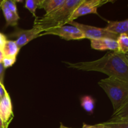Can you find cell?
Masks as SVG:
<instances>
[{
  "label": "cell",
  "mask_w": 128,
  "mask_h": 128,
  "mask_svg": "<svg viewBox=\"0 0 128 128\" xmlns=\"http://www.w3.org/2000/svg\"><path fill=\"white\" fill-rule=\"evenodd\" d=\"M66 0H42L41 8H43L46 14H49L60 8Z\"/></svg>",
  "instance_id": "8fae6325"
},
{
  "label": "cell",
  "mask_w": 128,
  "mask_h": 128,
  "mask_svg": "<svg viewBox=\"0 0 128 128\" xmlns=\"http://www.w3.org/2000/svg\"><path fill=\"white\" fill-rule=\"evenodd\" d=\"M110 128H128V121H106L103 122Z\"/></svg>",
  "instance_id": "d6986e66"
},
{
  "label": "cell",
  "mask_w": 128,
  "mask_h": 128,
  "mask_svg": "<svg viewBox=\"0 0 128 128\" xmlns=\"http://www.w3.org/2000/svg\"><path fill=\"white\" fill-rule=\"evenodd\" d=\"M16 60V58H12V57H6L4 56L2 60V64H3L4 68H8L9 67L12 66L15 63Z\"/></svg>",
  "instance_id": "ffe728a7"
},
{
  "label": "cell",
  "mask_w": 128,
  "mask_h": 128,
  "mask_svg": "<svg viewBox=\"0 0 128 128\" xmlns=\"http://www.w3.org/2000/svg\"><path fill=\"white\" fill-rule=\"evenodd\" d=\"M84 0H66L58 10L42 17L35 18L33 28L39 29L42 32L51 29L61 27L68 24L70 18L74 10Z\"/></svg>",
  "instance_id": "7a4b0ae2"
},
{
  "label": "cell",
  "mask_w": 128,
  "mask_h": 128,
  "mask_svg": "<svg viewBox=\"0 0 128 128\" xmlns=\"http://www.w3.org/2000/svg\"><path fill=\"white\" fill-rule=\"evenodd\" d=\"M91 46L94 50L99 51L110 50L111 51H118V48L117 41L111 38L91 40Z\"/></svg>",
  "instance_id": "9c48e42d"
},
{
  "label": "cell",
  "mask_w": 128,
  "mask_h": 128,
  "mask_svg": "<svg viewBox=\"0 0 128 128\" xmlns=\"http://www.w3.org/2000/svg\"><path fill=\"white\" fill-rule=\"evenodd\" d=\"M2 12H3L4 16L5 18L6 22V26H16L18 25V22L20 20V16L18 14H14L8 9L6 8L1 7Z\"/></svg>",
  "instance_id": "5bb4252c"
},
{
  "label": "cell",
  "mask_w": 128,
  "mask_h": 128,
  "mask_svg": "<svg viewBox=\"0 0 128 128\" xmlns=\"http://www.w3.org/2000/svg\"><path fill=\"white\" fill-rule=\"evenodd\" d=\"M81 105L88 112L92 113L95 107V101L90 96H82L81 98Z\"/></svg>",
  "instance_id": "9a60e30c"
},
{
  "label": "cell",
  "mask_w": 128,
  "mask_h": 128,
  "mask_svg": "<svg viewBox=\"0 0 128 128\" xmlns=\"http://www.w3.org/2000/svg\"><path fill=\"white\" fill-rule=\"evenodd\" d=\"M106 28L118 36L122 34L128 35V19L121 21H108Z\"/></svg>",
  "instance_id": "30bf717a"
},
{
  "label": "cell",
  "mask_w": 128,
  "mask_h": 128,
  "mask_svg": "<svg viewBox=\"0 0 128 128\" xmlns=\"http://www.w3.org/2000/svg\"><path fill=\"white\" fill-rule=\"evenodd\" d=\"M20 50L15 41L11 40H7L2 48L4 56L6 57L16 58Z\"/></svg>",
  "instance_id": "4fadbf2b"
},
{
  "label": "cell",
  "mask_w": 128,
  "mask_h": 128,
  "mask_svg": "<svg viewBox=\"0 0 128 128\" xmlns=\"http://www.w3.org/2000/svg\"><path fill=\"white\" fill-rule=\"evenodd\" d=\"M60 128H68V127H66V126H64V125H62V124H61V125H60Z\"/></svg>",
  "instance_id": "f1b7e54d"
},
{
  "label": "cell",
  "mask_w": 128,
  "mask_h": 128,
  "mask_svg": "<svg viewBox=\"0 0 128 128\" xmlns=\"http://www.w3.org/2000/svg\"><path fill=\"white\" fill-rule=\"evenodd\" d=\"M5 68L2 62H0V82L3 84L4 75Z\"/></svg>",
  "instance_id": "44dd1931"
},
{
  "label": "cell",
  "mask_w": 128,
  "mask_h": 128,
  "mask_svg": "<svg viewBox=\"0 0 128 128\" xmlns=\"http://www.w3.org/2000/svg\"><path fill=\"white\" fill-rule=\"evenodd\" d=\"M0 7L6 8L14 14H18L17 8L15 1H9V0H4L0 2Z\"/></svg>",
  "instance_id": "ac0fdd59"
},
{
  "label": "cell",
  "mask_w": 128,
  "mask_h": 128,
  "mask_svg": "<svg viewBox=\"0 0 128 128\" xmlns=\"http://www.w3.org/2000/svg\"><path fill=\"white\" fill-rule=\"evenodd\" d=\"M81 128H97L96 125H89L86 123H83L82 126Z\"/></svg>",
  "instance_id": "cb8c5ba5"
},
{
  "label": "cell",
  "mask_w": 128,
  "mask_h": 128,
  "mask_svg": "<svg viewBox=\"0 0 128 128\" xmlns=\"http://www.w3.org/2000/svg\"><path fill=\"white\" fill-rule=\"evenodd\" d=\"M47 34L56 35L66 41L79 40L84 39V36L81 31L72 25H64L61 27L51 29L45 32H42L41 36Z\"/></svg>",
  "instance_id": "5b68a950"
},
{
  "label": "cell",
  "mask_w": 128,
  "mask_h": 128,
  "mask_svg": "<svg viewBox=\"0 0 128 128\" xmlns=\"http://www.w3.org/2000/svg\"><path fill=\"white\" fill-rule=\"evenodd\" d=\"M70 68L86 71H98L128 82V63L123 54L110 51L100 59L76 63L64 62Z\"/></svg>",
  "instance_id": "6da1fadb"
},
{
  "label": "cell",
  "mask_w": 128,
  "mask_h": 128,
  "mask_svg": "<svg viewBox=\"0 0 128 128\" xmlns=\"http://www.w3.org/2000/svg\"><path fill=\"white\" fill-rule=\"evenodd\" d=\"M98 84L108 95L114 112L128 102V82L110 76L99 81Z\"/></svg>",
  "instance_id": "3957f363"
},
{
  "label": "cell",
  "mask_w": 128,
  "mask_h": 128,
  "mask_svg": "<svg viewBox=\"0 0 128 128\" xmlns=\"http://www.w3.org/2000/svg\"><path fill=\"white\" fill-rule=\"evenodd\" d=\"M6 41H7V40H6V38L4 36V34L0 32V48L2 49L4 45L6 43Z\"/></svg>",
  "instance_id": "603a6c76"
},
{
  "label": "cell",
  "mask_w": 128,
  "mask_h": 128,
  "mask_svg": "<svg viewBox=\"0 0 128 128\" xmlns=\"http://www.w3.org/2000/svg\"><path fill=\"white\" fill-rule=\"evenodd\" d=\"M123 55H124V57L125 60H126V61H127L128 63V52H127V53H126V54H123Z\"/></svg>",
  "instance_id": "83f0119b"
},
{
  "label": "cell",
  "mask_w": 128,
  "mask_h": 128,
  "mask_svg": "<svg viewBox=\"0 0 128 128\" xmlns=\"http://www.w3.org/2000/svg\"><path fill=\"white\" fill-rule=\"evenodd\" d=\"M110 1L107 0H84L81 4H80L72 14L70 18L69 22L73 21L78 18L88 14H98V8L102 6ZM68 22V23H69Z\"/></svg>",
  "instance_id": "8992f818"
},
{
  "label": "cell",
  "mask_w": 128,
  "mask_h": 128,
  "mask_svg": "<svg viewBox=\"0 0 128 128\" xmlns=\"http://www.w3.org/2000/svg\"><path fill=\"white\" fill-rule=\"evenodd\" d=\"M0 128H5L4 125L3 123V121H2L1 117H0Z\"/></svg>",
  "instance_id": "4316f807"
},
{
  "label": "cell",
  "mask_w": 128,
  "mask_h": 128,
  "mask_svg": "<svg viewBox=\"0 0 128 128\" xmlns=\"http://www.w3.org/2000/svg\"><path fill=\"white\" fill-rule=\"evenodd\" d=\"M96 126L97 128H110L108 126L105 125L104 123L98 124H96Z\"/></svg>",
  "instance_id": "d4e9b609"
},
{
  "label": "cell",
  "mask_w": 128,
  "mask_h": 128,
  "mask_svg": "<svg viewBox=\"0 0 128 128\" xmlns=\"http://www.w3.org/2000/svg\"><path fill=\"white\" fill-rule=\"evenodd\" d=\"M7 92L8 91L5 89L3 84L0 82V101L4 97V96L7 93Z\"/></svg>",
  "instance_id": "7402d4cb"
},
{
  "label": "cell",
  "mask_w": 128,
  "mask_h": 128,
  "mask_svg": "<svg viewBox=\"0 0 128 128\" xmlns=\"http://www.w3.org/2000/svg\"><path fill=\"white\" fill-rule=\"evenodd\" d=\"M42 33L39 29L32 27L30 30H22V29L17 28L14 32L11 33L10 36L16 38L15 40L16 45L20 49L27 44L29 42L41 36Z\"/></svg>",
  "instance_id": "52a82bcc"
},
{
  "label": "cell",
  "mask_w": 128,
  "mask_h": 128,
  "mask_svg": "<svg viewBox=\"0 0 128 128\" xmlns=\"http://www.w3.org/2000/svg\"><path fill=\"white\" fill-rule=\"evenodd\" d=\"M4 57V53H3V51H2V48H0V62H2V60H3Z\"/></svg>",
  "instance_id": "484cf974"
},
{
  "label": "cell",
  "mask_w": 128,
  "mask_h": 128,
  "mask_svg": "<svg viewBox=\"0 0 128 128\" xmlns=\"http://www.w3.org/2000/svg\"><path fill=\"white\" fill-rule=\"evenodd\" d=\"M116 41L118 46V51L122 54L128 52V35L125 34L119 35Z\"/></svg>",
  "instance_id": "2e32d148"
},
{
  "label": "cell",
  "mask_w": 128,
  "mask_h": 128,
  "mask_svg": "<svg viewBox=\"0 0 128 128\" xmlns=\"http://www.w3.org/2000/svg\"><path fill=\"white\" fill-rule=\"evenodd\" d=\"M108 121H128V102L114 111Z\"/></svg>",
  "instance_id": "7c38bea8"
},
{
  "label": "cell",
  "mask_w": 128,
  "mask_h": 128,
  "mask_svg": "<svg viewBox=\"0 0 128 128\" xmlns=\"http://www.w3.org/2000/svg\"><path fill=\"white\" fill-rule=\"evenodd\" d=\"M0 117L3 121L5 128H8L9 124L14 118L12 103L8 92L0 101Z\"/></svg>",
  "instance_id": "ba28073f"
},
{
  "label": "cell",
  "mask_w": 128,
  "mask_h": 128,
  "mask_svg": "<svg viewBox=\"0 0 128 128\" xmlns=\"http://www.w3.org/2000/svg\"><path fill=\"white\" fill-rule=\"evenodd\" d=\"M68 24L72 25L78 28L83 34L85 38L90 39V40H99L102 38H111L117 40L119 36L118 35L108 31L106 28H101L94 27V26L80 23L74 21L70 22Z\"/></svg>",
  "instance_id": "277c9868"
},
{
  "label": "cell",
  "mask_w": 128,
  "mask_h": 128,
  "mask_svg": "<svg viewBox=\"0 0 128 128\" xmlns=\"http://www.w3.org/2000/svg\"><path fill=\"white\" fill-rule=\"evenodd\" d=\"M42 0H26L25 2V8L32 13V16L36 18V10L38 8H41Z\"/></svg>",
  "instance_id": "e0dca14e"
}]
</instances>
